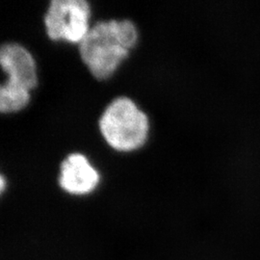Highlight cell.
<instances>
[{
  "label": "cell",
  "instance_id": "6da1fadb",
  "mask_svg": "<svg viewBox=\"0 0 260 260\" xmlns=\"http://www.w3.org/2000/svg\"><path fill=\"white\" fill-rule=\"evenodd\" d=\"M138 39V30L129 19L98 21L78 44L79 55L94 78L105 80L128 57Z\"/></svg>",
  "mask_w": 260,
  "mask_h": 260
},
{
  "label": "cell",
  "instance_id": "7a4b0ae2",
  "mask_svg": "<svg viewBox=\"0 0 260 260\" xmlns=\"http://www.w3.org/2000/svg\"><path fill=\"white\" fill-rule=\"evenodd\" d=\"M99 126L103 139L121 152L140 149L148 139L149 118L132 100L119 96L113 100L103 112Z\"/></svg>",
  "mask_w": 260,
  "mask_h": 260
},
{
  "label": "cell",
  "instance_id": "3957f363",
  "mask_svg": "<svg viewBox=\"0 0 260 260\" xmlns=\"http://www.w3.org/2000/svg\"><path fill=\"white\" fill-rule=\"evenodd\" d=\"M91 7L86 0H51L44 17L47 36L79 44L90 30Z\"/></svg>",
  "mask_w": 260,
  "mask_h": 260
},
{
  "label": "cell",
  "instance_id": "277c9868",
  "mask_svg": "<svg viewBox=\"0 0 260 260\" xmlns=\"http://www.w3.org/2000/svg\"><path fill=\"white\" fill-rule=\"evenodd\" d=\"M100 181L99 172L82 153H71L60 164L58 184L70 195H88L98 187Z\"/></svg>",
  "mask_w": 260,
  "mask_h": 260
},
{
  "label": "cell",
  "instance_id": "5b68a950",
  "mask_svg": "<svg viewBox=\"0 0 260 260\" xmlns=\"http://www.w3.org/2000/svg\"><path fill=\"white\" fill-rule=\"evenodd\" d=\"M0 66L7 75L6 83L28 91L38 85L37 66L27 48L18 43H7L0 48Z\"/></svg>",
  "mask_w": 260,
  "mask_h": 260
},
{
  "label": "cell",
  "instance_id": "8992f818",
  "mask_svg": "<svg viewBox=\"0 0 260 260\" xmlns=\"http://www.w3.org/2000/svg\"><path fill=\"white\" fill-rule=\"evenodd\" d=\"M30 100V91L24 88L6 82L0 87V111L3 114L22 110L27 106Z\"/></svg>",
  "mask_w": 260,
  "mask_h": 260
},
{
  "label": "cell",
  "instance_id": "52a82bcc",
  "mask_svg": "<svg viewBox=\"0 0 260 260\" xmlns=\"http://www.w3.org/2000/svg\"><path fill=\"white\" fill-rule=\"evenodd\" d=\"M4 189H5V177H4V176H1L0 177V191H1V193L4 192Z\"/></svg>",
  "mask_w": 260,
  "mask_h": 260
}]
</instances>
